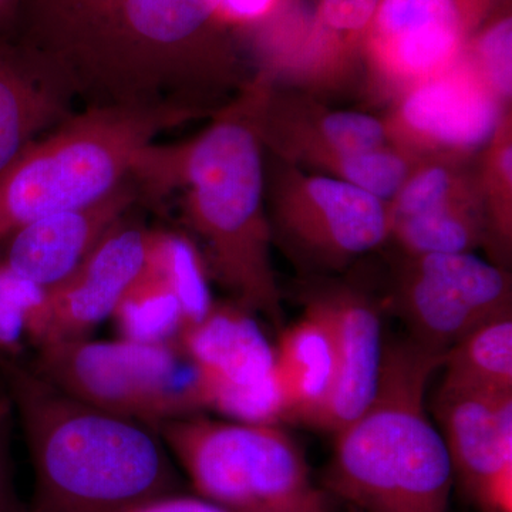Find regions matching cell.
I'll use <instances>...</instances> for the list:
<instances>
[{
  "instance_id": "cell-16",
  "label": "cell",
  "mask_w": 512,
  "mask_h": 512,
  "mask_svg": "<svg viewBox=\"0 0 512 512\" xmlns=\"http://www.w3.org/2000/svg\"><path fill=\"white\" fill-rule=\"evenodd\" d=\"M66 74L15 35L0 33V171L72 116Z\"/></svg>"
},
{
  "instance_id": "cell-7",
  "label": "cell",
  "mask_w": 512,
  "mask_h": 512,
  "mask_svg": "<svg viewBox=\"0 0 512 512\" xmlns=\"http://www.w3.org/2000/svg\"><path fill=\"white\" fill-rule=\"evenodd\" d=\"M29 366L77 399L148 426L208 410L204 376L177 340H66L37 348Z\"/></svg>"
},
{
  "instance_id": "cell-18",
  "label": "cell",
  "mask_w": 512,
  "mask_h": 512,
  "mask_svg": "<svg viewBox=\"0 0 512 512\" xmlns=\"http://www.w3.org/2000/svg\"><path fill=\"white\" fill-rule=\"evenodd\" d=\"M177 342L200 367L208 410L218 393L259 386L274 377V346L254 313L237 302H214L204 318L181 330Z\"/></svg>"
},
{
  "instance_id": "cell-33",
  "label": "cell",
  "mask_w": 512,
  "mask_h": 512,
  "mask_svg": "<svg viewBox=\"0 0 512 512\" xmlns=\"http://www.w3.org/2000/svg\"><path fill=\"white\" fill-rule=\"evenodd\" d=\"M0 512H29L16 494L12 480H0Z\"/></svg>"
},
{
  "instance_id": "cell-27",
  "label": "cell",
  "mask_w": 512,
  "mask_h": 512,
  "mask_svg": "<svg viewBox=\"0 0 512 512\" xmlns=\"http://www.w3.org/2000/svg\"><path fill=\"white\" fill-rule=\"evenodd\" d=\"M466 56L484 83L504 106L512 94L511 3L494 13L468 39Z\"/></svg>"
},
{
  "instance_id": "cell-29",
  "label": "cell",
  "mask_w": 512,
  "mask_h": 512,
  "mask_svg": "<svg viewBox=\"0 0 512 512\" xmlns=\"http://www.w3.org/2000/svg\"><path fill=\"white\" fill-rule=\"evenodd\" d=\"M284 0H222L221 22L228 29L255 28L275 15Z\"/></svg>"
},
{
  "instance_id": "cell-23",
  "label": "cell",
  "mask_w": 512,
  "mask_h": 512,
  "mask_svg": "<svg viewBox=\"0 0 512 512\" xmlns=\"http://www.w3.org/2000/svg\"><path fill=\"white\" fill-rule=\"evenodd\" d=\"M382 0H318L305 57L320 74L345 70L362 57L367 30Z\"/></svg>"
},
{
  "instance_id": "cell-14",
  "label": "cell",
  "mask_w": 512,
  "mask_h": 512,
  "mask_svg": "<svg viewBox=\"0 0 512 512\" xmlns=\"http://www.w3.org/2000/svg\"><path fill=\"white\" fill-rule=\"evenodd\" d=\"M140 198L130 177L93 204L50 215L19 229L0 245V262L37 288L59 284L92 254L111 229L126 220Z\"/></svg>"
},
{
  "instance_id": "cell-10",
  "label": "cell",
  "mask_w": 512,
  "mask_h": 512,
  "mask_svg": "<svg viewBox=\"0 0 512 512\" xmlns=\"http://www.w3.org/2000/svg\"><path fill=\"white\" fill-rule=\"evenodd\" d=\"M505 111L464 50L453 66L400 94L384 121L390 144L414 158H468L490 143Z\"/></svg>"
},
{
  "instance_id": "cell-21",
  "label": "cell",
  "mask_w": 512,
  "mask_h": 512,
  "mask_svg": "<svg viewBox=\"0 0 512 512\" xmlns=\"http://www.w3.org/2000/svg\"><path fill=\"white\" fill-rule=\"evenodd\" d=\"M443 390L512 392L511 312L487 320L444 353Z\"/></svg>"
},
{
  "instance_id": "cell-26",
  "label": "cell",
  "mask_w": 512,
  "mask_h": 512,
  "mask_svg": "<svg viewBox=\"0 0 512 512\" xmlns=\"http://www.w3.org/2000/svg\"><path fill=\"white\" fill-rule=\"evenodd\" d=\"M157 256L173 284L184 312V328L204 318L214 301L207 266L197 244L187 237L160 232Z\"/></svg>"
},
{
  "instance_id": "cell-24",
  "label": "cell",
  "mask_w": 512,
  "mask_h": 512,
  "mask_svg": "<svg viewBox=\"0 0 512 512\" xmlns=\"http://www.w3.org/2000/svg\"><path fill=\"white\" fill-rule=\"evenodd\" d=\"M478 175L491 241L504 249L512 238V120L505 111L490 143L484 147L483 165Z\"/></svg>"
},
{
  "instance_id": "cell-3",
  "label": "cell",
  "mask_w": 512,
  "mask_h": 512,
  "mask_svg": "<svg viewBox=\"0 0 512 512\" xmlns=\"http://www.w3.org/2000/svg\"><path fill=\"white\" fill-rule=\"evenodd\" d=\"M222 0H123L67 67L87 106L185 107L245 87Z\"/></svg>"
},
{
  "instance_id": "cell-12",
  "label": "cell",
  "mask_w": 512,
  "mask_h": 512,
  "mask_svg": "<svg viewBox=\"0 0 512 512\" xmlns=\"http://www.w3.org/2000/svg\"><path fill=\"white\" fill-rule=\"evenodd\" d=\"M454 481L481 512H512V392L439 390Z\"/></svg>"
},
{
  "instance_id": "cell-19",
  "label": "cell",
  "mask_w": 512,
  "mask_h": 512,
  "mask_svg": "<svg viewBox=\"0 0 512 512\" xmlns=\"http://www.w3.org/2000/svg\"><path fill=\"white\" fill-rule=\"evenodd\" d=\"M274 349L285 420L313 426L328 403L338 375L335 336L318 299L309 303L298 322L281 333Z\"/></svg>"
},
{
  "instance_id": "cell-5",
  "label": "cell",
  "mask_w": 512,
  "mask_h": 512,
  "mask_svg": "<svg viewBox=\"0 0 512 512\" xmlns=\"http://www.w3.org/2000/svg\"><path fill=\"white\" fill-rule=\"evenodd\" d=\"M167 106H87L0 171V245L19 229L106 197L158 134L200 116Z\"/></svg>"
},
{
  "instance_id": "cell-32",
  "label": "cell",
  "mask_w": 512,
  "mask_h": 512,
  "mask_svg": "<svg viewBox=\"0 0 512 512\" xmlns=\"http://www.w3.org/2000/svg\"><path fill=\"white\" fill-rule=\"evenodd\" d=\"M468 39L511 0H454Z\"/></svg>"
},
{
  "instance_id": "cell-11",
  "label": "cell",
  "mask_w": 512,
  "mask_h": 512,
  "mask_svg": "<svg viewBox=\"0 0 512 512\" xmlns=\"http://www.w3.org/2000/svg\"><path fill=\"white\" fill-rule=\"evenodd\" d=\"M160 231L126 220L59 284L43 289L26 329L35 348L89 338L113 312L156 251Z\"/></svg>"
},
{
  "instance_id": "cell-22",
  "label": "cell",
  "mask_w": 512,
  "mask_h": 512,
  "mask_svg": "<svg viewBox=\"0 0 512 512\" xmlns=\"http://www.w3.org/2000/svg\"><path fill=\"white\" fill-rule=\"evenodd\" d=\"M111 318L120 330L121 339L140 343L177 340L184 328V312L158 259L157 247L146 269L130 286Z\"/></svg>"
},
{
  "instance_id": "cell-17",
  "label": "cell",
  "mask_w": 512,
  "mask_h": 512,
  "mask_svg": "<svg viewBox=\"0 0 512 512\" xmlns=\"http://www.w3.org/2000/svg\"><path fill=\"white\" fill-rule=\"evenodd\" d=\"M316 299L335 336L338 375L313 426L336 433L363 413L375 396L384 353L382 320L369 299L348 289L323 293Z\"/></svg>"
},
{
  "instance_id": "cell-13",
  "label": "cell",
  "mask_w": 512,
  "mask_h": 512,
  "mask_svg": "<svg viewBox=\"0 0 512 512\" xmlns=\"http://www.w3.org/2000/svg\"><path fill=\"white\" fill-rule=\"evenodd\" d=\"M467 42L454 0H382L362 57L382 86L400 96L453 66Z\"/></svg>"
},
{
  "instance_id": "cell-34",
  "label": "cell",
  "mask_w": 512,
  "mask_h": 512,
  "mask_svg": "<svg viewBox=\"0 0 512 512\" xmlns=\"http://www.w3.org/2000/svg\"><path fill=\"white\" fill-rule=\"evenodd\" d=\"M19 0H0V33L15 35Z\"/></svg>"
},
{
  "instance_id": "cell-4",
  "label": "cell",
  "mask_w": 512,
  "mask_h": 512,
  "mask_svg": "<svg viewBox=\"0 0 512 512\" xmlns=\"http://www.w3.org/2000/svg\"><path fill=\"white\" fill-rule=\"evenodd\" d=\"M443 360L412 339L384 345L372 402L333 433L326 493L360 512H447L453 468L426 412L427 387Z\"/></svg>"
},
{
  "instance_id": "cell-20",
  "label": "cell",
  "mask_w": 512,
  "mask_h": 512,
  "mask_svg": "<svg viewBox=\"0 0 512 512\" xmlns=\"http://www.w3.org/2000/svg\"><path fill=\"white\" fill-rule=\"evenodd\" d=\"M123 0H19L15 36L67 67ZM69 80V79H67Z\"/></svg>"
},
{
  "instance_id": "cell-28",
  "label": "cell",
  "mask_w": 512,
  "mask_h": 512,
  "mask_svg": "<svg viewBox=\"0 0 512 512\" xmlns=\"http://www.w3.org/2000/svg\"><path fill=\"white\" fill-rule=\"evenodd\" d=\"M43 289L23 281L0 262V357L19 359L28 342L26 329Z\"/></svg>"
},
{
  "instance_id": "cell-25",
  "label": "cell",
  "mask_w": 512,
  "mask_h": 512,
  "mask_svg": "<svg viewBox=\"0 0 512 512\" xmlns=\"http://www.w3.org/2000/svg\"><path fill=\"white\" fill-rule=\"evenodd\" d=\"M416 161L417 158L389 144L329 158L315 173L346 181L389 204L412 173Z\"/></svg>"
},
{
  "instance_id": "cell-8",
  "label": "cell",
  "mask_w": 512,
  "mask_h": 512,
  "mask_svg": "<svg viewBox=\"0 0 512 512\" xmlns=\"http://www.w3.org/2000/svg\"><path fill=\"white\" fill-rule=\"evenodd\" d=\"M275 160L266 173V210L272 237L295 254L339 268L390 238L386 202L346 181Z\"/></svg>"
},
{
  "instance_id": "cell-9",
  "label": "cell",
  "mask_w": 512,
  "mask_h": 512,
  "mask_svg": "<svg viewBox=\"0 0 512 512\" xmlns=\"http://www.w3.org/2000/svg\"><path fill=\"white\" fill-rule=\"evenodd\" d=\"M396 303L410 339L444 355L477 326L511 312V282L473 252L410 255Z\"/></svg>"
},
{
  "instance_id": "cell-31",
  "label": "cell",
  "mask_w": 512,
  "mask_h": 512,
  "mask_svg": "<svg viewBox=\"0 0 512 512\" xmlns=\"http://www.w3.org/2000/svg\"><path fill=\"white\" fill-rule=\"evenodd\" d=\"M15 410L5 386L0 382V480H12V430Z\"/></svg>"
},
{
  "instance_id": "cell-6",
  "label": "cell",
  "mask_w": 512,
  "mask_h": 512,
  "mask_svg": "<svg viewBox=\"0 0 512 512\" xmlns=\"http://www.w3.org/2000/svg\"><path fill=\"white\" fill-rule=\"evenodd\" d=\"M198 497L231 512H333L298 441L279 424L181 417L156 427Z\"/></svg>"
},
{
  "instance_id": "cell-30",
  "label": "cell",
  "mask_w": 512,
  "mask_h": 512,
  "mask_svg": "<svg viewBox=\"0 0 512 512\" xmlns=\"http://www.w3.org/2000/svg\"><path fill=\"white\" fill-rule=\"evenodd\" d=\"M120 512H231L218 505L210 503L201 497L173 494L147 503L138 504L136 507L127 508Z\"/></svg>"
},
{
  "instance_id": "cell-15",
  "label": "cell",
  "mask_w": 512,
  "mask_h": 512,
  "mask_svg": "<svg viewBox=\"0 0 512 512\" xmlns=\"http://www.w3.org/2000/svg\"><path fill=\"white\" fill-rule=\"evenodd\" d=\"M259 134L265 151L311 171L329 158L390 144L383 119L360 111L329 110L315 101L279 93L272 80L259 107Z\"/></svg>"
},
{
  "instance_id": "cell-1",
  "label": "cell",
  "mask_w": 512,
  "mask_h": 512,
  "mask_svg": "<svg viewBox=\"0 0 512 512\" xmlns=\"http://www.w3.org/2000/svg\"><path fill=\"white\" fill-rule=\"evenodd\" d=\"M269 76L259 73L210 126L173 146L144 147L131 168L140 197L180 192L183 220L197 238L208 275L252 313L278 322L281 291L272 265L265 148L259 107Z\"/></svg>"
},
{
  "instance_id": "cell-2",
  "label": "cell",
  "mask_w": 512,
  "mask_h": 512,
  "mask_svg": "<svg viewBox=\"0 0 512 512\" xmlns=\"http://www.w3.org/2000/svg\"><path fill=\"white\" fill-rule=\"evenodd\" d=\"M0 382L32 461L29 512H120L181 494L156 427L77 399L19 359L0 357Z\"/></svg>"
}]
</instances>
